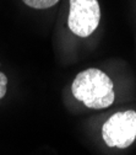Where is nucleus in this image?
<instances>
[{"label":"nucleus","mask_w":136,"mask_h":155,"mask_svg":"<svg viewBox=\"0 0 136 155\" xmlns=\"http://www.w3.org/2000/svg\"><path fill=\"white\" fill-rule=\"evenodd\" d=\"M71 92L77 101L93 110L109 107L115 97L110 78L96 68H90L77 74L71 85Z\"/></svg>","instance_id":"f257e3e1"},{"label":"nucleus","mask_w":136,"mask_h":155,"mask_svg":"<svg viewBox=\"0 0 136 155\" xmlns=\"http://www.w3.org/2000/svg\"><path fill=\"white\" fill-rule=\"evenodd\" d=\"M102 138L109 148L126 149L136 139V111L116 112L104 122Z\"/></svg>","instance_id":"f03ea898"},{"label":"nucleus","mask_w":136,"mask_h":155,"mask_svg":"<svg viewBox=\"0 0 136 155\" xmlns=\"http://www.w3.org/2000/svg\"><path fill=\"white\" fill-rule=\"evenodd\" d=\"M101 9L97 0H70L68 26L79 37H88L98 27Z\"/></svg>","instance_id":"7ed1b4c3"},{"label":"nucleus","mask_w":136,"mask_h":155,"mask_svg":"<svg viewBox=\"0 0 136 155\" xmlns=\"http://www.w3.org/2000/svg\"><path fill=\"white\" fill-rule=\"evenodd\" d=\"M22 2L33 9H49L54 6L59 0H22Z\"/></svg>","instance_id":"20e7f679"},{"label":"nucleus","mask_w":136,"mask_h":155,"mask_svg":"<svg viewBox=\"0 0 136 155\" xmlns=\"http://www.w3.org/2000/svg\"><path fill=\"white\" fill-rule=\"evenodd\" d=\"M6 86H8V78L4 73L0 71V99H3L6 95Z\"/></svg>","instance_id":"39448f33"}]
</instances>
